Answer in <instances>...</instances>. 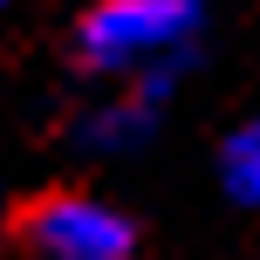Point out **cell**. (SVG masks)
I'll return each instance as SVG.
<instances>
[{
	"label": "cell",
	"instance_id": "3",
	"mask_svg": "<svg viewBox=\"0 0 260 260\" xmlns=\"http://www.w3.org/2000/svg\"><path fill=\"white\" fill-rule=\"evenodd\" d=\"M226 192L247 199V206H260V123H240L233 137H226Z\"/></svg>",
	"mask_w": 260,
	"mask_h": 260
},
{
	"label": "cell",
	"instance_id": "1",
	"mask_svg": "<svg viewBox=\"0 0 260 260\" xmlns=\"http://www.w3.org/2000/svg\"><path fill=\"white\" fill-rule=\"evenodd\" d=\"M199 27V0H96L76 21V62L103 82L178 76Z\"/></svg>",
	"mask_w": 260,
	"mask_h": 260
},
{
	"label": "cell",
	"instance_id": "2",
	"mask_svg": "<svg viewBox=\"0 0 260 260\" xmlns=\"http://www.w3.org/2000/svg\"><path fill=\"white\" fill-rule=\"evenodd\" d=\"M27 260H137V226L96 192H41L14 219Z\"/></svg>",
	"mask_w": 260,
	"mask_h": 260
},
{
	"label": "cell",
	"instance_id": "4",
	"mask_svg": "<svg viewBox=\"0 0 260 260\" xmlns=\"http://www.w3.org/2000/svg\"><path fill=\"white\" fill-rule=\"evenodd\" d=\"M0 14H7V0H0Z\"/></svg>",
	"mask_w": 260,
	"mask_h": 260
}]
</instances>
